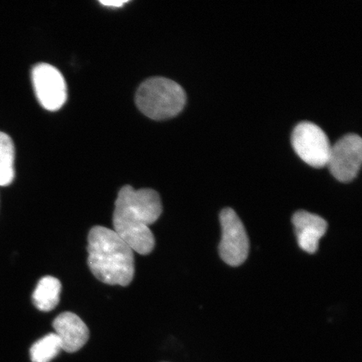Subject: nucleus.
<instances>
[{
	"label": "nucleus",
	"mask_w": 362,
	"mask_h": 362,
	"mask_svg": "<svg viewBox=\"0 0 362 362\" xmlns=\"http://www.w3.org/2000/svg\"><path fill=\"white\" fill-rule=\"evenodd\" d=\"M162 214L158 194L151 189H135L125 185L117 194L113 212V230L141 255H148L156 245L149 226Z\"/></svg>",
	"instance_id": "obj_1"
},
{
	"label": "nucleus",
	"mask_w": 362,
	"mask_h": 362,
	"mask_svg": "<svg viewBox=\"0 0 362 362\" xmlns=\"http://www.w3.org/2000/svg\"><path fill=\"white\" fill-rule=\"evenodd\" d=\"M88 266L99 281L128 286L135 273L134 251L115 230L97 226L88 234Z\"/></svg>",
	"instance_id": "obj_2"
},
{
	"label": "nucleus",
	"mask_w": 362,
	"mask_h": 362,
	"mask_svg": "<svg viewBox=\"0 0 362 362\" xmlns=\"http://www.w3.org/2000/svg\"><path fill=\"white\" fill-rule=\"evenodd\" d=\"M187 103L185 90L175 81L152 78L144 81L136 93L139 110L149 119H170L183 110Z\"/></svg>",
	"instance_id": "obj_3"
},
{
	"label": "nucleus",
	"mask_w": 362,
	"mask_h": 362,
	"mask_svg": "<svg viewBox=\"0 0 362 362\" xmlns=\"http://www.w3.org/2000/svg\"><path fill=\"white\" fill-rule=\"evenodd\" d=\"M292 146L298 157L306 164L322 168L327 165L330 146L327 134L310 122H302L294 128Z\"/></svg>",
	"instance_id": "obj_4"
},
{
	"label": "nucleus",
	"mask_w": 362,
	"mask_h": 362,
	"mask_svg": "<svg viewBox=\"0 0 362 362\" xmlns=\"http://www.w3.org/2000/svg\"><path fill=\"white\" fill-rule=\"evenodd\" d=\"M221 240L219 255L226 264L242 265L247 259L249 239L242 221L232 208H225L220 214Z\"/></svg>",
	"instance_id": "obj_5"
},
{
	"label": "nucleus",
	"mask_w": 362,
	"mask_h": 362,
	"mask_svg": "<svg viewBox=\"0 0 362 362\" xmlns=\"http://www.w3.org/2000/svg\"><path fill=\"white\" fill-rule=\"evenodd\" d=\"M362 161V140L359 135L344 136L332 146L327 165L341 182H351L358 175Z\"/></svg>",
	"instance_id": "obj_6"
},
{
	"label": "nucleus",
	"mask_w": 362,
	"mask_h": 362,
	"mask_svg": "<svg viewBox=\"0 0 362 362\" xmlns=\"http://www.w3.org/2000/svg\"><path fill=\"white\" fill-rule=\"evenodd\" d=\"M33 81L36 97L45 110L57 111L66 101V84L55 66L40 63L33 68Z\"/></svg>",
	"instance_id": "obj_7"
},
{
	"label": "nucleus",
	"mask_w": 362,
	"mask_h": 362,
	"mask_svg": "<svg viewBox=\"0 0 362 362\" xmlns=\"http://www.w3.org/2000/svg\"><path fill=\"white\" fill-rule=\"evenodd\" d=\"M55 334L60 339L62 351L75 353L83 348L89 339V329L83 320L71 312L59 315L53 321Z\"/></svg>",
	"instance_id": "obj_8"
},
{
	"label": "nucleus",
	"mask_w": 362,
	"mask_h": 362,
	"mask_svg": "<svg viewBox=\"0 0 362 362\" xmlns=\"http://www.w3.org/2000/svg\"><path fill=\"white\" fill-rule=\"evenodd\" d=\"M298 246L313 255L319 248L320 240L327 233L328 224L322 217L306 211H298L292 218Z\"/></svg>",
	"instance_id": "obj_9"
},
{
	"label": "nucleus",
	"mask_w": 362,
	"mask_h": 362,
	"mask_svg": "<svg viewBox=\"0 0 362 362\" xmlns=\"http://www.w3.org/2000/svg\"><path fill=\"white\" fill-rule=\"evenodd\" d=\"M62 284L52 276H45L40 280L33 293V303L40 311L55 309L60 302Z\"/></svg>",
	"instance_id": "obj_10"
},
{
	"label": "nucleus",
	"mask_w": 362,
	"mask_h": 362,
	"mask_svg": "<svg viewBox=\"0 0 362 362\" xmlns=\"http://www.w3.org/2000/svg\"><path fill=\"white\" fill-rule=\"evenodd\" d=\"M15 178V146L11 138L0 132V187H7Z\"/></svg>",
	"instance_id": "obj_11"
},
{
	"label": "nucleus",
	"mask_w": 362,
	"mask_h": 362,
	"mask_svg": "<svg viewBox=\"0 0 362 362\" xmlns=\"http://www.w3.org/2000/svg\"><path fill=\"white\" fill-rule=\"evenodd\" d=\"M62 351L60 339L55 333H49L33 344L30 350L33 362H51Z\"/></svg>",
	"instance_id": "obj_12"
},
{
	"label": "nucleus",
	"mask_w": 362,
	"mask_h": 362,
	"mask_svg": "<svg viewBox=\"0 0 362 362\" xmlns=\"http://www.w3.org/2000/svg\"><path fill=\"white\" fill-rule=\"evenodd\" d=\"M126 0H108V1H100L103 6L107 7L119 8L124 6V4L128 3Z\"/></svg>",
	"instance_id": "obj_13"
}]
</instances>
